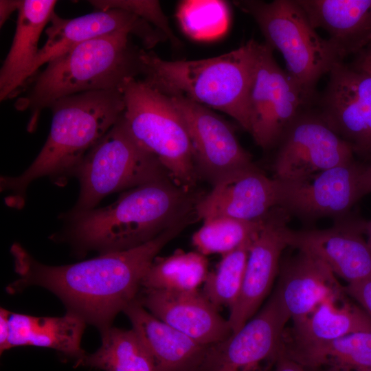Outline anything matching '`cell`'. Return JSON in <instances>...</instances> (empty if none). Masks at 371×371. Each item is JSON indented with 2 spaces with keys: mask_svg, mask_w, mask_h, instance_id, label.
Here are the masks:
<instances>
[{
  "mask_svg": "<svg viewBox=\"0 0 371 371\" xmlns=\"http://www.w3.org/2000/svg\"><path fill=\"white\" fill-rule=\"evenodd\" d=\"M56 0H19L12 45L0 69V100L20 95L32 77L43 30L55 12Z\"/></svg>",
  "mask_w": 371,
  "mask_h": 371,
  "instance_id": "ffe728a7",
  "label": "cell"
},
{
  "mask_svg": "<svg viewBox=\"0 0 371 371\" xmlns=\"http://www.w3.org/2000/svg\"><path fill=\"white\" fill-rule=\"evenodd\" d=\"M327 89L371 105V73L340 63L330 71Z\"/></svg>",
  "mask_w": 371,
  "mask_h": 371,
  "instance_id": "d6a6232c",
  "label": "cell"
},
{
  "mask_svg": "<svg viewBox=\"0 0 371 371\" xmlns=\"http://www.w3.org/2000/svg\"><path fill=\"white\" fill-rule=\"evenodd\" d=\"M313 27L324 29L344 58L371 44V0H297Z\"/></svg>",
  "mask_w": 371,
  "mask_h": 371,
  "instance_id": "7402d4cb",
  "label": "cell"
},
{
  "mask_svg": "<svg viewBox=\"0 0 371 371\" xmlns=\"http://www.w3.org/2000/svg\"><path fill=\"white\" fill-rule=\"evenodd\" d=\"M273 49L260 43L249 97L251 135L258 146L269 149L301 113L309 98L276 61Z\"/></svg>",
  "mask_w": 371,
  "mask_h": 371,
  "instance_id": "30bf717a",
  "label": "cell"
},
{
  "mask_svg": "<svg viewBox=\"0 0 371 371\" xmlns=\"http://www.w3.org/2000/svg\"><path fill=\"white\" fill-rule=\"evenodd\" d=\"M289 319L275 289L262 308L238 331L208 346L198 371H273Z\"/></svg>",
  "mask_w": 371,
  "mask_h": 371,
  "instance_id": "9c48e42d",
  "label": "cell"
},
{
  "mask_svg": "<svg viewBox=\"0 0 371 371\" xmlns=\"http://www.w3.org/2000/svg\"><path fill=\"white\" fill-rule=\"evenodd\" d=\"M136 300L155 317L202 345L220 342L232 333L228 319L199 290L142 288Z\"/></svg>",
  "mask_w": 371,
  "mask_h": 371,
  "instance_id": "ac0fdd59",
  "label": "cell"
},
{
  "mask_svg": "<svg viewBox=\"0 0 371 371\" xmlns=\"http://www.w3.org/2000/svg\"><path fill=\"white\" fill-rule=\"evenodd\" d=\"M291 216L280 207L265 218L249 249L238 297L230 309L228 322L238 331L256 314L278 275L282 254L288 246L285 232Z\"/></svg>",
  "mask_w": 371,
  "mask_h": 371,
  "instance_id": "5bb4252c",
  "label": "cell"
},
{
  "mask_svg": "<svg viewBox=\"0 0 371 371\" xmlns=\"http://www.w3.org/2000/svg\"><path fill=\"white\" fill-rule=\"evenodd\" d=\"M101 346L76 361L82 366L104 371H155L153 359L133 328L109 326L101 330Z\"/></svg>",
  "mask_w": 371,
  "mask_h": 371,
  "instance_id": "d4e9b609",
  "label": "cell"
},
{
  "mask_svg": "<svg viewBox=\"0 0 371 371\" xmlns=\"http://www.w3.org/2000/svg\"><path fill=\"white\" fill-rule=\"evenodd\" d=\"M130 35L117 32L74 46L47 62L32 77L14 104L18 111L30 112L27 130L36 127L42 111L69 95L117 89L128 78L141 74V49Z\"/></svg>",
  "mask_w": 371,
  "mask_h": 371,
  "instance_id": "5b68a950",
  "label": "cell"
},
{
  "mask_svg": "<svg viewBox=\"0 0 371 371\" xmlns=\"http://www.w3.org/2000/svg\"><path fill=\"white\" fill-rule=\"evenodd\" d=\"M260 46L251 39L224 54L190 60H168L141 49L142 80L166 95H181L223 112L250 133L249 97Z\"/></svg>",
  "mask_w": 371,
  "mask_h": 371,
  "instance_id": "277c9868",
  "label": "cell"
},
{
  "mask_svg": "<svg viewBox=\"0 0 371 371\" xmlns=\"http://www.w3.org/2000/svg\"><path fill=\"white\" fill-rule=\"evenodd\" d=\"M344 289L371 319V280L348 284Z\"/></svg>",
  "mask_w": 371,
  "mask_h": 371,
  "instance_id": "836d02e7",
  "label": "cell"
},
{
  "mask_svg": "<svg viewBox=\"0 0 371 371\" xmlns=\"http://www.w3.org/2000/svg\"><path fill=\"white\" fill-rule=\"evenodd\" d=\"M89 2L95 10L122 9L135 14L161 32L173 45H179V41L173 33L158 1L91 0Z\"/></svg>",
  "mask_w": 371,
  "mask_h": 371,
  "instance_id": "1f68e13d",
  "label": "cell"
},
{
  "mask_svg": "<svg viewBox=\"0 0 371 371\" xmlns=\"http://www.w3.org/2000/svg\"><path fill=\"white\" fill-rule=\"evenodd\" d=\"M229 14L227 3L222 1H184L177 10L183 31L196 39L223 34L228 27Z\"/></svg>",
  "mask_w": 371,
  "mask_h": 371,
  "instance_id": "4dcf8cb0",
  "label": "cell"
},
{
  "mask_svg": "<svg viewBox=\"0 0 371 371\" xmlns=\"http://www.w3.org/2000/svg\"><path fill=\"white\" fill-rule=\"evenodd\" d=\"M284 352L305 369L371 371V331L357 332L331 342Z\"/></svg>",
  "mask_w": 371,
  "mask_h": 371,
  "instance_id": "4316f807",
  "label": "cell"
},
{
  "mask_svg": "<svg viewBox=\"0 0 371 371\" xmlns=\"http://www.w3.org/2000/svg\"><path fill=\"white\" fill-rule=\"evenodd\" d=\"M188 223L189 220L181 222L140 246L61 266L42 264L14 244L11 253L19 278L9 289L45 287L64 302L68 311L102 330L111 326L115 315L136 299L142 279L159 252Z\"/></svg>",
  "mask_w": 371,
  "mask_h": 371,
  "instance_id": "6da1fadb",
  "label": "cell"
},
{
  "mask_svg": "<svg viewBox=\"0 0 371 371\" xmlns=\"http://www.w3.org/2000/svg\"><path fill=\"white\" fill-rule=\"evenodd\" d=\"M10 312L1 308L0 310V351H5L6 345L10 335L9 315Z\"/></svg>",
  "mask_w": 371,
  "mask_h": 371,
  "instance_id": "d590c367",
  "label": "cell"
},
{
  "mask_svg": "<svg viewBox=\"0 0 371 371\" xmlns=\"http://www.w3.org/2000/svg\"><path fill=\"white\" fill-rule=\"evenodd\" d=\"M168 95L187 127L199 176L214 186L256 166L230 125L212 109L181 95Z\"/></svg>",
  "mask_w": 371,
  "mask_h": 371,
  "instance_id": "7c38bea8",
  "label": "cell"
},
{
  "mask_svg": "<svg viewBox=\"0 0 371 371\" xmlns=\"http://www.w3.org/2000/svg\"><path fill=\"white\" fill-rule=\"evenodd\" d=\"M278 277L276 289L293 323L304 319L326 300L346 294L330 269L302 250L281 258Z\"/></svg>",
  "mask_w": 371,
  "mask_h": 371,
  "instance_id": "d6986e66",
  "label": "cell"
},
{
  "mask_svg": "<svg viewBox=\"0 0 371 371\" xmlns=\"http://www.w3.org/2000/svg\"><path fill=\"white\" fill-rule=\"evenodd\" d=\"M120 89L123 117L132 136L159 160L176 184L190 190L199 177L192 144L170 98L136 78L126 79Z\"/></svg>",
  "mask_w": 371,
  "mask_h": 371,
  "instance_id": "8992f818",
  "label": "cell"
},
{
  "mask_svg": "<svg viewBox=\"0 0 371 371\" xmlns=\"http://www.w3.org/2000/svg\"><path fill=\"white\" fill-rule=\"evenodd\" d=\"M278 146L274 178L284 182L301 181L354 159L351 147L320 113L301 112Z\"/></svg>",
  "mask_w": 371,
  "mask_h": 371,
  "instance_id": "8fae6325",
  "label": "cell"
},
{
  "mask_svg": "<svg viewBox=\"0 0 371 371\" xmlns=\"http://www.w3.org/2000/svg\"><path fill=\"white\" fill-rule=\"evenodd\" d=\"M320 114L354 153L371 158V105L326 89Z\"/></svg>",
  "mask_w": 371,
  "mask_h": 371,
  "instance_id": "484cf974",
  "label": "cell"
},
{
  "mask_svg": "<svg viewBox=\"0 0 371 371\" xmlns=\"http://www.w3.org/2000/svg\"><path fill=\"white\" fill-rule=\"evenodd\" d=\"M75 177L80 183V193L70 210L73 212L95 208L112 193L170 177L159 160L132 136L123 114L87 154Z\"/></svg>",
  "mask_w": 371,
  "mask_h": 371,
  "instance_id": "ba28073f",
  "label": "cell"
},
{
  "mask_svg": "<svg viewBox=\"0 0 371 371\" xmlns=\"http://www.w3.org/2000/svg\"><path fill=\"white\" fill-rule=\"evenodd\" d=\"M273 371H306V370L300 363L289 357L283 350L282 346Z\"/></svg>",
  "mask_w": 371,
  "mask_h": 371,
  "instance_id": "e575fe53",
  "label": "cell"
},
{
  "mask_svg": "<svg viewBox=\"0 0 371 371\" xmlns=\"http://www.w3.org/2000/svg\"><path fill=\"white\" fill-rule=\"evenodd\" d=\"M123 312L139 335L155 371H198L209 346L202 345L161 321L135 299Z\"/></svg>",
  "mask_w": 371,
  "mask_h": 371,
  "instance_id": "44dd1931",
  "label": "cell"
},
{
  "mask_svg": "<svg viewBox=\"0 0 371 371\" xmlns=\"http://www.w3.org/2000/svg\"><path fill=\"white\" fill-rule=\"evenodd\" d=\"M254 240L222 256L216 269L208 272L201 292L216 308L225 306L230 310L236 303Z\"/></svg>",
  "mask_w": 371,
  "mask_h": 371,
  "instance_id": "f546056e",
  "label": "cell"
},
{
  "mask_svg": "<svg viewBox=\"0 0 371 371\" xmlns=\"http://www.w3.org/2000/svg\"><path fill=\"white\" fill-rule=\"evenodd\" d=\"M354 223L359 232L366 236V241L371 248V220L354 217Z\"/></svg>",
  "mask_w": 371,
  "mask_h": 371,
  "instance_id": "74e56055",
  "label": "cell"
},
{
  "mask_svg": "<svg viewBox=\"0 0 371 371\" xmlns=\"http://www.w3.org/2000/svg\"><path fill=\"white\" fill-rule=\"evenodd\" d=\"M345 296L326 300L304 319L293 322L288 340L283 339L284 350L306 349L351 333L371 331L370 317L361 307L350 302Z\"/></svg>",
  "mask_w": 371,
  "mask_h": 371,
  "instance_id": "603a6c76",
  "label": "cell"
},
{
  "mask_svg": "<svg viewBox=\"0 0 371 371\" xmlns=\"http://www.w3.org/2000/svg\"><path fill=\"white\" fill-rule=\"evenodd\" d=\"M363 183L366 194L371 193V164L365 165L363 172Z\"/></svg>",
  "mask_w": 371,
  "mask_h": 371,
  "instance_id": "ab89813d",
  "label": "cell"
},
{
  "mask_svg": "<svg viewBox=\"0 0 371 371\" xmlns=\"http://www.w3.org/2000/svg\"><path fill=\"white\" fill-rule=\"evenodd\" d=\"M49 109L50 131L38 155L21 175L1 177V190L9 192L5 202L10 207H23L27 187L39 178L64 186L75 177L87 154L121 117L125 105L117 88L63 97Z\"/></svg>",
  "mask_w": 371,
  "mask_h": 371,
  "instance_id": "3957f363",
  "label": "cell"
},
{
  "mask_svg": "<svg viewBox=\"0 0 371 371\" xmlns=\"http://www.w3.org/2000/svg\"><path fill=\"white\" fill-rule=\"evenodd\" d=\"M206 256L198 251L176 250L166 257H156L141 286L148 289L192 291L203 285L208 274Z\"/></svg>",
  "mask_w": 371,
  "mask_h": 371,
  "instance_id": "83f0119b",
  "label": "cell"
},
{
  "mask_svg": "<svg viewBox=\"0 0 371 371\" xmlns=\"http://www.w3.org/2000/svg\"><path fill=\"white\" fill-rule=\"evenodd\" d=\"M10 335L5 350L34 346L56 350L77 360L85 355L80 342L86 322L68 311L62 317H34L10 313Z\"/></svg>",
  "mask_w": 371,
  "mask_h": 371,
  "instance_id": "cb8c5ba5",
  "label": "cell"
},
{
  "mask_svg": "<svg viewBox=\"0 0 371 371\" xmlns=\"http://www.w3.org/2000/svg\"><path fill=\"white\" fill-rule=\"evenodd\" d=\"M282 181L271 179L256 166L240 171L212 186L195 205V215L205 221L226 216L256 221L280 207Z\"/></svg>",
  "mask_w": 371,
  "mask_h": 371,
  "instance_id": "e0dca14e",
  "label": "cell"
},
{
  "mask_svg": "<svg viewBox=\"0 0 371 371\" xmlns=\"http://www.w3.org/2000/svg\"><path fill=\"white\" fill-rule=\"evenodd\" d=\"M365 165L355 159L305 179L282 181L280 207L290 216L304 221L321 218L341 220L366 194L363 183Z\"/></svg>",
  "mask_w": 371,
  "mask_h": 371,
  "instance_id": "4fadbf2b",
  "label": "cell"
},
{
  "mask_svg": "<svg viewBox=\"0 0 371 371\" xmlns=\"http://www.w3.org/2000/svg\"><path fill=\"white\" fill-rule=\"evenodd\" d=\"M356 68L363 71L371 73V44L369 45L367 52L365 53Z\"/></svg>",
  "mask_w": 371,
  "mask_h": 371,
  "instance_id": "f35d334b",
  "label": "cell"
},
{
  "mask_svg": "<svg viewBox=\"0 0 371 371\" xmlns=\"http://www.w3.org/2000/svg\"><path fill=\"white\" fill-rule=\"evenodd\" d=\"M306 371H348L339 369H335L333 368H319L315 369H305Z\"/></svg>",
  "mask_w": 371,
  "mask_h": 371,
  "instance_id": "60d3db41",
  "label": "cell"
},
{
  "mask_svg": "<svg viewBox=\"0 0 371 371\" xmlns=\"http://www.w3.org/2000/svg\"><path fill=\"white\" fill-rule=\"evenodd\" d=\"M198 200L166 177L129 189L108 206L69 211L60 218L64 236L76 248L102 254L140 246L191 219Z\"/></svg>",
  "mask_w": 371,
  "mask_h": 371,
  "instance_id": "7a4b0ae2",
  "label": "cell"
},
{
  "mask_svg": "<svg viewBox=\"0 0 371 371\" xmlns=\"http://www.w3.org/2000/svg\"><path fill=\"white\" fill-rule=\"evenodd\" d=\"M264 219L247 221L226 216L206 219L194 233L192 242L197 251L205 256H223L253 240L262 229Z\"/></svg>",
  "mask_w": 371,
  "mask_h": 371,
  "instance_id": "f1b7e54d",
  "label": "cell"
},
{
  "mask_svg": "<svg viewBox=\"0 0 371 371\" xmlns=\"http://www.w3.org/2000/svg\"><path fill=\"white\" fill-rule=\"evenodd\" d=\"M285 238L289 247L313 255L348 284L371 280V248L351 214L326 229L288 227Z\"/></svg>",
  "mask_w": 371,
  "mask_h": 371,
  "instance_id": "2e32d148",
  "label": "cell"
},
{
  "mask_svg": "<svg viewBox=\"0 0 371 371\" xmlns=\"http://www.w3.org/2000/svg\"><path fill=\"white\" fill-rule=\"evenodd\" d=\"M234 3L256 21L265 43L282 54L287 72L309 99L319 78L342 63L339 50L317 34L296 0Z\"/></svg>",
  "mask_w": 371,
  "mask_h": 371,
  "instance_id": "52a82bcc",
  "label": "cell"
},
{
  "mask_svg": "<svg viewBox=\"0 0 371 371\" xmlns=\"http://www.w3.org/2000/svg\"><path fill=\"white\" fill-rule=\"evenodd\" d=\"M19 0H1L0 1V26L3 25L10 15L17 11Z\"/></svg>",
  "mask_w": 371,
  "mask_h": 371,
  "instance_id": "8d00e7d4",
  "label": "cell"
},
{
  "mask_svg": "<svg viewBox=\"0 0 371 371\" xmlns=\"http://www.w3.org/2000/svg\"><path fill=\"white\" fill-rule=\"evenodd\" d=\"M117 32L137 37L146 49L155 47L166 36L135 14L122 9L95 10L85 15L65 19L54 12L45 32L47 40L40 48L32 70L81 43Z\"/></svg>",
  "mask_w": 371,
  "mask_h": 371,
  "instance_id": "9a60e30c",
  "label": "cell"
}]
</instances>
